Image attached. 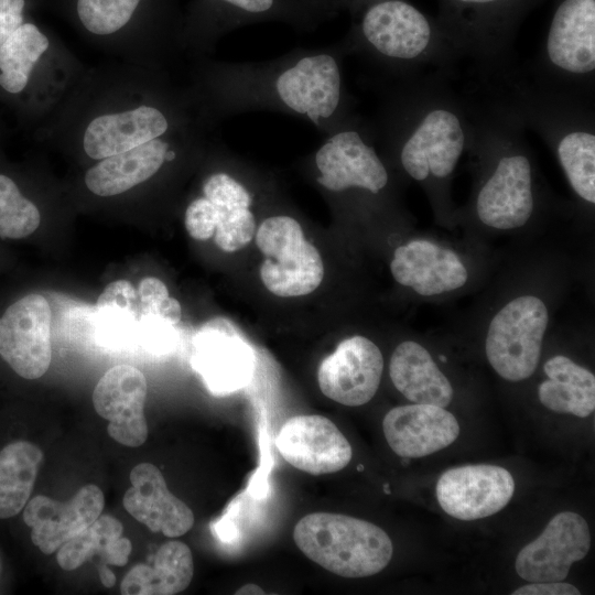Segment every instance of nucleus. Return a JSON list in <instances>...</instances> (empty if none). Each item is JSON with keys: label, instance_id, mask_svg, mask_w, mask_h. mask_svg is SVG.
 Instances as JSON below:
<instances>
[{"label": "nucleus", "instance_id": "e433bc0d", "mask_svg": "<svg viewBox=\"0 0 595 595\" xmlns=\"http://www.w3.org/2000/svg\"><path fill=\"white\" fill-rule=\"evenodd\" d=\"M141 313H155L161 303L169 298L166 285L159 279L144 278L138 288Z\"/></svg>", "mask_w": 595, "mask_h": 595}, {"label": "nucleus", "instance_id": "ea45409f", "mask_svg": "<svg viewBox=\"0 0 595 595\" xmlns=\"http://www.w3.org/2000/svg\"><path fill=\"white\" fill-rule=\"evenodd\" d=\"M131 550L132 544L130 540L121 536L108 542L101 551L100 556L109 564L122 566L127 564Z\"/></svg>", "mask_w": 595, "mask_h": 595}, {"label": "nucleus", "instance_id": "2f4dec72", "mask_svg": "<svg viewBox=\"0 0 595 595\" xmlns=\"http://www.w3.org/2000/svg\"><path fill=\"white\" fill-rule=\"evenodd\" d=\"M95 333L98 342L109 348L126 347L137 339V311L119 305L96 307Z\"/></svg>", "mask_w": 595, "mask_h": 595}, {"label": "nucleus", "instance_id": "0eeeda50", "mask_svg": "<svg viewBox=\"0 0 595 595\" xmlns=\"http://www.w3.org/2000/svg\"><path fill=\"white\" fill-rule=\"evenodd\" d=\"M315 183L331 194L379 196L390 184L386 162L376 149L370 120L355 115L311 156Z\"/></svg>", "mask_w": 595, "mask_h": 595}, {"label": "nucleus", "instance_id": "4be33fe9", "mask_svg": "<svg viewBox=\"0 0 595 595\" xmlns=\"http://www.w3.org/2000/svg\"><path fill=\"white\" fill-rule=\"evenodd\" d=\"M213 21L205 44L241 25L264 21L285 22L298 30H313L335 12L328 0H210Z\"/></svg>", "mask_w": 595, "mask_h": 595}, {"label": "nucleus", "instance_id": "58836bf2", "mask_svg": "<svg viewBox=\"0 0 595 595\" xmlns=\"http://www.w3.org/2000/svg\"><path fill=\"white\" fill-rule=\"evenodd\" d=\"M572 584L559 582H532L517 588L512 595H580Z\"/></svg>", "mask_w": 595, "mask_h": 595}, {"label": "nucleus", "instance_id": "c756f323", "mask_svg": "<svg viewBox=\"0 0 595 595\" xmlns=\"http://www.w3.org/2000/svg\"><path fill=\"white\" fill-rule=\"evenodd\" d=\"M41 221L37 207L10 177L0 174V237L21 239L33 234Z\"/></svg>", "mask_w": 595, "mask_h": 595}, {"label": "nucleus", "instance_id": "412c9836", "mask_svg": "<svg viewBox=\"0 0 595 595\" xmlns=\"http://www.w3.org/2000/svg\"><path fill=\"white\" fill-rule=\"evenodd\" d=\"M131 487L123 496L125 509L152 532L176 538L194 524L191 508L167 488L160 469L150 463L134 466L130 473Z\"/></svg>", "mask_w": 595, "mask_h": 595}, {"label": "nucleus", "instance_id": "a19ab883", "mask_svg": "<svg viewBox=\"0 0 595 595\" xmlns=\"http://www.w3.org/2000/svg\"><path fill=\"white\" fill-rule=\"evenodd\" d=\"M154 314H158L176 325L181 320L182 310L178 301L169 296L161 303Z\"/></svg>", "mask_w": 595, "mask_h": 595}, {"label": "nucleus", "instance_id": "4468645a", "mask_svg": "<svg viewBox=\"0 0 595 595\" xmlns=\"http://www.w3.org/2000/svg\"><path fill=\"white\" fill-rule=\"evenodd\" d=\"M195 138L184 125L131 150L105 158L87 171L85 184L98 196L127 192L152 177L166 163L176 161L182 145Z\"/></svg>", "mask_w": 595, "mask_h": 595}, {"label": "nucleus", "instance_id": "20e7f679", "mask_svg": "<svg viewBox=\"0 0 595 595\" xmlns=\"http://www.w3.org/2000/svg\"><path fill=\"white\" fill-rule=\"evenodd\" d=\"M347 4L351 28L338 42L386 79L431 69L457 71L458 63L440 26L405 0H335Z\"/></svg>", "mask_w": 595, "mask_h": 595}, {"label": "nucleus", "instance_id": "a878e982", "mask_svg": "<svg viewBox=\"0 0 595 595\" xmlns=\"http://www.w3.org/2000/svg\"><path fill=\"white\" fill-rule=\"evenodd\" d=\"M153 566H133L120 585L123 595H173L184 591L194 572L190 548L181 541H169L156 552Z\"/></svg>", "mask_w": 595, "mask_h": 595}, {"label": "nucleus", "instance_id": "6ab92c4d", "mask_svg": "<svg viewBox=\"0 0 595 595\" xmlns=\"http://www.w3.org/2000/svg\"><path fill=\"white\" fill-rule=\"evenodd\" d=\"M175 113L166 108L141 105L137 108L94 118L85 129L83 148L94 160L119 154L162 137L178 127Z\"/></svg>", "mask_w": 595, "mask_h": 595}, {"label": "nucleus", "instance_id": "f03ea898", "mask_svg": "<svg viewBox=\"0 0 595 595\" xmlns=\"http://www.w3.org/2000/svg\"><path fill=\"white\" fill-rule=\"evenodd\" d=\"M450 69H431L388 79L375 119L376 143L405 175L442 184L454 173L469 143V116L463 89Z\"/></svg>", "mask_w": 595, "mask_h": 595}, {"label": "nucleus", "instance_id": "79ce46f5", "mask_svg": "<svg viewBox=\"0 0 595 595\" xmlns=\"http://www.w3.org/2000/svg\"><path fill=\"white\" fill-rule=\"evenodd\" d=\"M98 572L100 581L106 587H112L116 584V576L107 565L99 566Z\"/></svg>", "mask_w": 595, "mask_h": 595}, {"label": "nucleus", "instance_id": "7c9ffc66", "mask_svg": "<svg viewBox=\"0 0 595 595\" xmlns=\"http://www.w3.org/2000/svg\"><path fill=\"white\" fill-rule=\"evenodd\" d=\"M140 0H77V13L91 33L107 35L123 28Z\"/></svg>", "mask_w": 595, "mask_h": 595}, {"label": "nucleus", "instance_id": "39448f33", "mask_svg": "<svg viewBox=\"0 0 595 595\" xmlns=\"http://www.w3.org/2000/svg\"><path fill=\"white\" fill-rule=\"evenodd\" d=\"M522 68L547 87L595 104V0H559L538 56Z\"/></svg>", "mask_w": 595, "mask_h": 595}, {"label": "nucleus", "instance_id": "bb28decb", "mask_svg": "<svg viewBox=\"0 0 595 595\" xmlns=\"http://www.w3.org/2000/svg\"><path fill=\"white\" fill-rule=\"evenodd\" d=\"M43 453L36 445L13 442L0 451V519L18 515L28 502Z\"/></svg>", "mask_w": 595, "mask_h": 595}, {"label": "nucleus", "instance_id": "393cba45", "mask_svg": "<svg viewBox=\"0 0 595 595\" xmlns=\"http://www.w3.org/2000/svg\"><path fill=\"white\" fill-rule=\"evenodd\" d=\"M548 380L539 386L540 402L551 411L580 418L595 410V377L569 357L558 355L543 366Z\"/></svg>", "mask_w": 595, "mask_h": 595}, {"label": "nucleus", "instance_id": "c85d7f7f", "mask_svg": "<svg viewBox=\"0 0 595 595\" xmlns=\"http://www.w3.org/2000/svg\"><path fill=\"white\" fill-rule=\"evenodd\" d=\"M121 522L109 516L100 515L91 524L74 536L58 548L56 561L65 571H73L95 553H101L108 542L122 536Z\"/></svg>", "mask_w": 595, "mask_h": 595}, {"label": "nucleus", "instance_id": "72a5a7b5", "mask_svg": "<svg viewBox=\"0 0 595 595\" xmlns=\"http://www.w3.org/2000/svg\"><path fill=\"white\" fill-rule=\"evenodd\" d=\"M256 232L252 208L244 209L220 221L215 229L214 240L225 252H235L247 246Z\"/></svg>", "mask_w": 595, "mask_h": 595}, {"label": "nucleus", "instance_id": "2eb2a0df", "mask_svg": "<svg viewBox=\"0 0 595 595\" xmlns=\"http://www.w3.org/2000/svg\"><path fill=\"white\" fill-rule=\"evenodd\" d=\"M275 445L281 456L295 468L312 474H331L351 459V446L327 418L295 415L280 429Z\"/></svg>", "mask_w": 595, "mask_h": 595}, {"label": "nucleus", "instance_id": "dca6fc26", "mask_svg": "<svg viewBox=\"0 0 595 595\" xmlns=\"http://www.w3.org/2000/svg\"><path fill=\"white\" fill-rule=\"evenodd\" d=\"M147 379L136 367L118 365L105 372L93 392L96 412L108 423V434L118 443L138 447L148 437L144 416Z\"/></svg>", "mask_w": 595, "mask_h": 595}, {"label": "nucleus", "instance_id": "ddd939ff", "mask_svg": "<svg viewBox=\"0 0 595 595\" xmlns=\"http://www.w3.org/2000/svg\"><path fill=\"white\" fill-rule=\"evenodd\" d=\"M383 370V357L370 339L355 335L342 340L323 359L317 382L327 398L348 407L363 405L376 394Z\"/></svg>", "mask_w": 595, "mask_h": 595}, {"label": "nucleus", "instance_id": "6e6552de", "mask_svg": "<svg viewBox=\"0 0 595 595\" xmlns=\"http://www.w3.org/2000/svg\"><path fill=\"white\" fill-rule=\"evenodd\" d=\"M256 245L266 256L260 267L261 281L274 295L302 296L321 284L324 275L321 255L304 238L300 223L292 216L267 217L258 227Z\"/></svg>", "mask_w": 595, "mask_h": 595}, {"label": "nucleus", "instance_id": "cd10ccee", "mask_svg": "<svg viewBox=\"0 0 595 595\" xmlns=\"http://www.w3.org/2000/svg\"><path fill=\"white\" fill-rule=\"evenodd\" d=\"M48 48L47 37L32 23H22L0 46V86L21 93L34 65Z\"/></svg>", "mask_w": 595, "mask_h": 595}, {"label": "nucleus", "instance_id": "9d476101", "mask_svg": "<svg viewBox=\"0 0 595 595\" xmlns=\"http://www.w3.org/2000/svg\"><path fill=\"white\" fill-rule=\"evenodd\" d=\"M51 307L43 295L28 294L0 317V355L22 378L37 379L48 369Z\"/></svg>", "mask_w": 595, "mask_h": 595}, {"label": "nucleus", "instance_id": "9b49d317", "mask_svg": "<svg viewBox=\"0 0 595 595\" xmlns=\"http://www.w3.org/2000/svg\"><path fill=\"white\" fill-rule=\"evenodd\" d=\"M589 547L586 520L573 511L559 512L536 540L519 551L516 572L531 583L564 581L571 565L583 560Z\"/></svg>", "mask_w": 595, "mask_h": 595}, {"label": "nucleus", "instance_id": "5701e85b", "mask_svg": "<svg viewBox=\"0 0 595 595\" xmlns=\"http://www.w3.org/2000/svg\"><path fill=\"white\" fill-rule=\"evenodd\" d=\"M390 270L398 283L424 296L458 289L468 277L455 252L428 240H413L398 247Z\"/></svg>", "mask_w": 595, "mask_h": 595}, {"label": "nucleus", "instance_id": "473e14b6", "mask_svg": "<svg viewBox=\"0 0 595 595\" xmlns=\"http://www.w3.org/2000/svg\"><path fill=\"white\" fill-rule=\"evenodd\" d=\"M137 340L152 354H169L177 343L175 325L158 314L141 313L138 321Z\"/></svg>", "mask_w": 595, "mask_h": 595}, {"label": "nucleus", "instance_id": "b1692460", "mask_svg": "<svg viewBox=\"0 0 595 595\" xmlns=\"http://www.w3.org/2000/svg\"><path fill=\"white\" fill-rule=\"evenodd\" d=\"M389 374L397 390L413 403L445 408L452 402V385L419 343L407 340L397 346Z\"/></svg>", "mask_w": 595, "mask_h": 595}, {"label": "nucleus", "instance_id": "4c0bfd02", "mask_svg": "<svg viewBox=\"0 0 595 595\" xmlns=\"http://www.w3.org/2000/svg\"><path fill=\"white\" fill-rule=\"evenodd\" d=\"M24 0H0V46L23 23Z\"/></svg>", "mask_w": 595, "mask_h": 595}, {"label": "nucleus", "instance_id": "f8f14e48", "mask_svg": "<svg viewBox=\"0 0 595 595\" xmlns=\"http://www.w3.org/2000/svg\"><path fill=\"white\" fill-rule=\"evenodd\" d=\"M515 480L504 467L466 465L446 470L436 484L441 508L453 518L476 520L500 511L511 499Z\"/></svg>", "mask_w": 595, "mask_h": 595}, {"label": "nucleus", "instance_id": "aec40b11", "mask_svg": "<svg viewBox=\"0 0 595 595\" xmlns=\"http://www.w3.org/2000/svg\"><path fill=\"white\" fill-rule=\"evenodd\" d=\"M382 429L391 450L403 458L423 457L451 445L459 434L456 418L434 404L399 405L383 418Z\"/></svg>", "mask_w": 595, "mask_h": 595}, {"label": "nucleus", "instance_id": "37998d69", "mask_svg": "<svg viewBox=\"0 0 595 595\" xmlns=\"http://www.w3.org/2000/svg\"><path fill=\"white\" fill-rule=\"evenodd\" d=\"M235 594L249 595V594H264L263 589L255 583H248L239 587Z\"/></svg>", "mask_w": 595, "mask_h": 595}, {"label": "nucleus", "instance_id": "f257e3e1", "mask_svg": "<svg viewBox=\"0 0 595 595\" xmlns=\"http://www.w3.org/2000/svg\"><path fill=\"white\" fill-rule=\"evenodd\" d=\"M345 57L336 43L294 48L262 62L215 63L204 76L208 104L220 117L279 112L328 134L356 115V101L344 79Z\"/></svg>", "mask_w": 595, "mask_h": 595}, {"label": "nucleus", "instance_id": "1a4fd4ad", "mask_svg": "<svg viewBox=\"0 0 595 595\" xmlns=\"http://www.w3.org/2000/svg\"><path fill=\"white\" fill-rule=\"evenodd\" d=\"M548 310L537 296L523 295L506 304L491 320L485 351L494 370L508 381L529 378L536 370Z\"/></svg>", "mask_w": 595, "mask_h": 595}, {"label": "nucleus", "instance_id": "423d86ee", "mask_svg": "<svg viewBox=\"0 0 595 595\" xmlns=\"http://www.w3.org/2000/svg\"><path fill=\"white\" fill-rule=\"evenodd\" d=\"M293 539L310 560L348 578L379 573L393 553L392 542L381 528L340 513L306 515L295 524Z\"/></svg>", "mask_w": 595, "mask_h": 595}, {"label": "nucleus", "instance_id": "f3484780", "mask_svg": "<svg viewBox=\"0 0 595 595\" xmlns=\"http://www.w3.org/2000/svg\"><path fill=\"white\" fill-rule=\"evenodd\" d=\"M192 364L215 394L244 387L253 371V354L224 318H214L194 337Z\"/></svg>", "mask_w": 595, "mask_h": 595}, {"label": "nucleus", "instance_id": "c9c22d12", "mask_svg": "<svg viewBox=\"0 0 595 595\" xmlns=\"http://www.w3.org/2000/svg\"><path fill=\"white\" fill-rule=\"evenodd\" d=\"M137 292L132 284L125 280H117L109 283L99 295L96 307L105 305H119L137 311Z\"/></svg>", "mask_w": 595, "mask_h": 595}, {"label": "nucleus", "instance_id": "a211bd4d", "mask_svg": "<svg viewBox=\"0 0 595 595\" xmlns=\"http://www.w3.org/2000/svg\"><path fill=\"white\" fill-rule=\"evenodd\" d=\"M104 505L101 489L89 484L65 502L44 495L33 497L24 508L23 520L31 528L32 542L44 554H52L91 524L101 515Z\"/></svg>", "mask_w": 595, "mask_h": 595}, {"label": "nucleus", "instance_id": "7ed1b4c3", "mask_svg": "<svg viewBox=\"0 0 595 595\" xmlns=\"http://www.w3.org/2000/svg\"><path fill=\"white\" fill-rule=\"evenodd\" d=\"M553 150L573 192L595 203V104L552 89L513 63L470 76Z\"/></svg>", "mask_w": 595, "mask_h": 595}, {"label": "nucleus", "instance_id": "f704fd0d", "mask_svg": "<svg viewBox=\"0 0 595 595\" xmlns=\"http://www.w3.org/2000/svg\"><path fill=\"white\" fill-rule=\"evenodd\" d=\"M185 228L196 240H207L214 236L217 216L213 204L203 195L190 202L184 215Z\"/></svg>", "mask_w": 595, "mask_h": 595}]
</instances>
